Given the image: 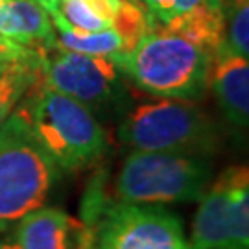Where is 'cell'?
Segmentation results:
<instances>
[{"label":"cell","instance_id":"obj_15","mask_svg":"<svg viewBox=\"0 0 249 249\" xmlns=\"http://www.w3.org/2000/svg\"><path fill=\"white\" fill-rule=\"evenodd\" d=\"M159 24L151 18L141 0H120L111 20V28L122 43V53H127Z\"/></svg>","mask_w":249,"mask_h":249},{"label":"cell","instance_id":"obj_25","mask_svg":"<svg viewBox=\"0 0 249 249\" xmlns=\"http://www.w3.org/2000/svg\"><path fill=\"white\" fill-rule=\"evenodd\" d=\"M2 69H6V67H0V71H2Z\"/></svg>","mask_w":249,"mask_h":249},{"label":"cell","instance_id":"obj_20","mask_svg":"<svg viewBox=\"0 0 249 249\" xmlns=\"http://www.w3.org/2000/svg\"><path fill=\"white\" fill-rule=\"evenodd\" d=\"M43 50H36V48H28L18 43H13L9 39L0 37V67H8L13 63H24L34 61L37 57H41Z\"/></svg>","mask_w":249,"mask_h":249},{"label":"cell","instance_id":"obj_21","mask_svg":"<svg viewBox=\"0 0 249 249\" xmlns=\"http://www.w3.org/2000/svg\"><path fill=\"white\" fill-rule=\"evenodd\" d=\"M85 2L96 11L104 20H107V22L111 24V20L115 17V11H116V8H118V2H120V0H85Z\"/></svg>","mask_w":249,"mask_h":249},{"label":"cell","instance_id":"obj_24","mask_svg":"<svg viewBox=\"0 0 249 249\" xmlns=\"http://www.w3.org/2000/svg\"><path fill=\"white\" fill-rule=\"evenodd\" d=\"M249 0H225V6H236V4H248Z\"/></svg>","mask_w":249,"mask_h":249},{"label":"cell","instance_id":"obj_13","mask_svg":"<svg viewBox=\"0 0 249 249\" xmlns=\"http://www.w3.org/2000/svg\"><path fill=\"white\" fill-rule=\"evenodd\" d=\"M50 20L55 30V46L61 50L109 57L111 61L122 53V43L113 28L100 32H80L69 26L55 11L50 15Z\"/></svg>","mask_w":249,"mask_h":249},{"label":"cell","instance_id":"obj_3","mask_svg":"<svg viewBox=\"0 0 249 249\" xmlns=\"http://www.w3.org/2000/svg\"><path fill=\"white\" fill-rule=\"evenodd\" d=\"M118 141L139 151L209 157L220 146V129L196 102L157 98L137 106L118 125Z\"/></svg>","mask_w":249,"mask_h":249},{"label":"cell","instance_id":"obj_2","mask_svg":"<svg viewBox=\"0 0 249 249\" xmlns=\"http://www.w3.org/2000/svg\"><path fill=\"white\" fill-rule=\"evenodd\" d=\"M115 65L141 90L157 98H203L213 57L188 39L153 28L133 50L120 53Z\"/></svg>","mask_w":249,"mask_h":249},{"label":"cell","instance_id":"obj_8","mask_svg":"<svg viewBox=\"0 0 249 249\" xmlns=\"http://www.w3.org/2000/svg\"><path fill=\"white\" fill-rule=\"evenodd\" d=\"M39 80L46 87L80 102L89 111L115 107L124 94L120 69L109 57L52 48L43 53Z\"/></svg>","mask_w":249,"mask_h":249},{"label":"cell","instance_id":"obj_22","mask_svg":"<svg viewBox=\"0 0 249 249\" xmlns=\"http://www.w3.org/2000/svg\"><path fill=\"white\" fill-rule=\"evenodd\" d=\"M34 2H37V4L48 13V17H50L53 11H55V2H57V0H34Z\"/></svg>","mask_w":249,"mask_h":249},{"label":"cell","instance_id":"obj_4","mask_svg":"<svg viewBox=\"0 0 249 249\" xmlns=\"http://www.w3.org/2000/svg\"><path fill=\"white\" fill-rule=\"evenodd\" d=\"M59 168L15 109L0 127V231L45 205Z\"/></svg>","mask_w":249,"mask_h":249},{"label":"cell","instance_id":"obj_12","mask_svg":"<svg viewBox=\"0 0 249 249\" xmlns=\"http://www.w3.org/2000/svg\"><path fill=\"white\" fill-rule=\"evenodd\" d=\"M225 0H201L196 8L160 26L170 34L188 39L213 57L225 39Z\"/></svg>","mask_w":249,"mask_h":249},{"label":"cell","instance_id":"obj_6","mask_svg":"<svg viewBox=\"0 0 249 249\" xmlns=\"http://www.w3.org/2000/svg\"><path fill=\"white\" fill-rule=\"evenodd\" d=\"M190 249H249V170L225 168L199 199Z\"/></svg>","mask_w":249,"mask_h":249},{"label":"cell","instance_id":"obj_11","mask_svg":"<svg viewBox=\"0 0 249 249\" xmlns=\"http://www.w3.org/2000/svg\"><path fill=\"white\" fill-rule=\"evenodd\" d=\"M0 37L43 52L55 48L52 20L34 0L0 2Z\"/></svg>","mask_w":249,"mask_h":249},{"label":"cell","instance_id":"obj_16","mask_svg":"<svg viewBox=\"0 0 249 249\" xmlns=\"http://www.w3.org/2000/svg\"><path fill=\"white\" fill-rule=\"evenodd\" d=\"M223 46L236 55L249 57V2L227 8Z\"/></svg>","mask_w":249,"mask_h":249},{"label":"cell","instance_id":"obj_23","mask_svg":"<svg viewBox=\"0 0 249 249\" xmlns=\"http://www.w3.org/2000/svg\"><path fill=\"white\" fill-rule=\"evenodd\" d=\"M0 249H20L15 244V242H6V240H0Z\"/></svg>","mask_w":249,"mask_h":249},{"label":"cell","instance_id":"obj_7","mask_svg":"<svg viewBox=\"0 0 249 249\" xmlns=\"http://www.w3.org/2000/svg\"><path fill=\"white\" fill-rule=\"evenodd\" d=\"M98 249H190L181 220L159 205L104 201L96 214Z\"/></svg>","mask_w":249,"mask_h":249},{"label":"cell","instance_id":"obj_9","mask_svg":"<svg viewBox=\"0 0 249 249\" xmlns=\"http://www.w3.org/2000/svg\"><path fill=\"white\" fill-rule=\"evenodd\" d=\"M209 83L225 118L238 129L249 122V59L222 46L213 55Z\"/></svg>","mask_w":249,"mask_h":249},{"label":"cell","instance_id":"obj_10","mask_svg":"<svg viewBox=\"0 0 249 249\" xmlns=\"http://www.w3.org/2000/svg\"><path fill=\"white\" fill-rule=\"evenodd\" d=\"M80 225L61 209L39 207L15 223L13 242L20 249H74Z\"/></svg>","mask_w":249,"mask_h":249},{"label":"cell","instance_id":"obj_26","mask_svg":"<svg viewBox=\"0 0 249 249\" xmlns=\"http://www.w3.org/2000/svg\"><path fill=\"white\" fill-rule=\"evenodd\" d=\"M0 2H2V0H0Z\"/></svg>","mask_w":249,"mask_h":249},{"label":"cell","instance_id":"obj_18","mask_svg":"<svg viewBox=\"0 0 249 249\" xmlns=\"http://www.w3.org/2000/svg\"><path fill=\"white\" fill-rule=\"evenodd\" d=\"M104 201L102 194V185L100 183H90L89 190L83 199L81 207V225L78 236H76V246L74 249H98L96 246V214H98L100 205Z\"/></svg>","mask_w":249,"mask_h":249},{"label":"cell","instance_id":"obj_5","mask_svg":"<svg viewBox=\"0 0 249 249\" xmlns=\"http://www.w3.org/2000/svg\"><path fill=\"white\" fill-rule=\"evenodd\" d=\"M213 181L209 157L133 150L115 181L118 203L162 205L199 201Z\"/></svg>","mask_w":249,"mask_h":249},{"label":"cell","instance_id":"obj_17","mask_svg":"<svg viewBox=\"0 0 249 249\" xmlns=\"http://www.w3.org/2000/svg\"><path fill=\"white\" fill-rule=\"evenodd\" d=\"M55 13L69 26L80 32H100L111 28V24L100 17L85 0H57Z\"/></svg>","mask_w":249,"mask_h":249},{"label":"cell","instance_id":"obj_1","mask_svg":"<svg viewBox=\"0 0 249 249\" xmlns=\"http://www.w3.org/2000/svg\"><path fill=\"white\" fill-rule=\"evenodd\" d=\"M17 109L59 170L80 172L102 159L107 148L106 131L83 104L37 78Z\"/></svg>","mask_w":249,"mask_h":249},{"label":"cell","instance_id":"obj_19","mask_svg":"<svg viewBox=\"0 0 249 249\" xmlns=\"http://www.w3.org/2000/svg\"><path fill=\"white\" fill-rule=\"evenodd\" d=\"M141 2L146 8V11L151 15V18L159 26H164L170 20H174L179 15L196 8L201 0H141Z\"/></svg>","mask_w":249,"mask_h":249},{"label":"cell","instance_id":"obj_14","mask_svg":"<svg viewBox=\"0 0 249 249\" xmlns=\"http://www.w3.org/2000/svg\"><path fill=\"white\" fill-rule=\"evenodd\" d=\"M43 53L34 61L13 63L0 71V127L13 115L30 87L37 81Z\"/></svg>","mask_w":249,"mask_h":249}]
</instances>
